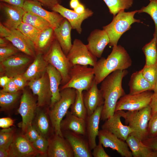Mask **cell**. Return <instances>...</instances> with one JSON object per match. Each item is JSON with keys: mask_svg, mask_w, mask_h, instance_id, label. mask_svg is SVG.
<instances>
[{"mask_svg": "<svg viewBox=\"0 0 157 157\" xmlns=\"http://www.w3.org/2000/svg\"><path fill=\"white\" fill-rule=\"evenodd\" d=\"M126 69L115 71L101 82L100 90L104 99L101 120L105 121L112 116L115 112L117 103L126 94L122 86V79L128 74Z\"/></svg>", "mask_w": 157, "mask_h": 157, "instance_id": "obj_1", "label": "cell"}, {"mask_svg": "<svg viewBox=\"0 0 157 157\" xmlns=\"http://www.w3.org/2000/svg\"><path fill=\"white\" fill-rule=\"evenodd\" d=\"M131 59L125 49L121 45L113 47L110 54L106 58L104 57L97 60L93 67L94 73V80L98 85L108 76L118 70H125L132 65Z\"/></svg>", "mask_w": 157, "mask_h": 157, "instance_id": "obj_2", "label": "cell"}, {"mask_svg": "<svg viewBox=\"0 0 157 157\" xmlns=\"http://www.w3.org/2000/svg\"><path fill=\"white\" fill-rule=\"evenodd\" d=\"M138 11V10L129 12L121 10L113 17L109 24L103 27V29L106 31L109 37L110 46L113 47L117 45L121 36L131 28L133 24L142 23L140 19L135 17Z\"/></svg>", "mask_w": 157, "mask_h": 157, "instance_id": "obj_3", "label": "cell"}, {"mask_svg": "<svg viewBox=\"0 0 157 157\" xmlns=\"http://www.w3.org/2000/svg\"><path fill=\"white\" fill-rule=\"evenodd\" d=\"M76 90L67 88L60 90L61 97L48 112L54 133L63 136L60 128V123L68 110L74 103Z\"/></svg>", "mask_w": 157, "mask_h": 157, "instance_id": "obj_4", "label": "cell"}, {"mask_svg": "<svg viewBox=\"0 0 157 157\" xmlns=\"http://www.w3.org/2000/svg\"><path fill=\"white\" fill-rule=\"evenodd\" d=\"M117 111L124 119L125 124L133 130L134 132L131 134L142 141L148 138L147 127L151 117L149 105L138 110Z\"/></svg>", "mask_w": 157, "mask_h": 157, "instance_id": "obj_5", "label": "cell"}, {"mask_svg": "<svg viewBox=\"0 0 157 157\" xmlns=\"http://www.w3.org/2000/svg\"><path fill=\"white\" fill-rule=\"evenodd\" d=\"M44 58L49 64L60 73L62 77L61 83L63 85L66 83L70 79L69 74L73 65L55 38Z\"/></svg>", "mask_w": 157, "mask_h": 157, "instance_id": "obj_6", "label": "cell"}, {"mask_svg": "<svg viewBox=\"0 0 157 157\" xmlns=\"http://www.w3.org/2000/svg\"><path fill=\"white\" fill-rule=\"evenodd\" d=\"M69 75V80L63 85L61 90L72 88L79 91L87 90L91 85L94 78L93 68L88 67V66L73 65Z\"/></svg>", "mask_w": 157, "mask_h": 157, "instance_id": "obj_7", "label": "cell"}, {"mask_svg": "<svg viewBox=\"0 0 157 157\" xmlns=\"http://www.w3.org/2000/svg\"><path fill=\"white\" fill-rule=\"evenodd\" d=\"M0 35L27 56L32 57L36 56L37 48L35 44L17 29H9L0 23Z\"/></svg>", "mask_w": 157, "mask_h": 157, "instance_id": "obj_8", "label": "cell"}, {"mask_svg": "<svg viewBox=\"0 0 157 157\" xmlns=\"http://www.w3.org/2000/svg\"><path fill=\"white\" fill-rule=\"evenodd\" d=\"M154 92L147 91L135 94H125L117 102L115 111L138 110L149 105Z\"/></svg>", "mask_w": 157, "mask_h": 157, "instance_id": "obj_9", "label": "cell"}, {"mask_svg": "<svg viewBox=\"0 0 157 157\" xmlns=\"http://www.w3.org/2000/svg\"><path fill=\"white\" fill-rule=\"evenodd\" d=\"M29 56L17 54L0 62V76H6L10 78L23 74L31 64Z\"/></svg>", "mask_w": 157, "mask_h": 157, "instance_id": "obj_10", "label": "cell"}, {"mask_svg": "<svg viewBox=\"0 0 157 157\" xmlns=\"http://www.w3.org/2000/svg\"><path fill=\"white\" fill-rule=\"evenodd\" d=\"M73 65H88L93 67L97 61V58L89 50L86 44L78 39H75L67 55Z\"/></svg>", "mask_w": 157, "mask_h": 157, "instance_id": "obj_11", "label": "cell"}, {"mask_svg": "<svg viewBox=\"0 0 157 157\" xmlns=\"http://www.w3.org/2000/svg\"><path fill=\"white\" fill-rule=\"evenodd\" d=\"M38 108L37 102L33 96L27 91L24 90L17 110L22 118L20 126L22 134H24L28 128L32 124Z\"/></svg>", "mask_w": 157, "mask_h": 157, "instance_id": "obj_12", "label": "cell"}, {"mask_svg": "<svg viewBox=\"0 0 157 157\" xmlns=\"http://www.w3.org/2000/svg\"><path fill=\"white\" fill-rule=\"evenodd\" d=\"M27 85L33 94L37 96L38 107H42L46 105L49 106L52 94L47 71L40 78L29 81Z\"/></svg>", "mask_w": 157, "mask_h": 157, "instance_id": "obj_13", "label": "cell"}, {"mask_svg": "<svg viewBox=\"0 0 157 157\" xmlns=\"http://www.w3.org/2000/svg\"><path fill=\"white\" fill-rule=\"evenodd\" d=\"M8 152V157H33L40 155L23 134L15 135Z\"/></svg>", "mask_w": 157, "mask_h": 157, "instance_id": "obj_14", "label": "cell"}, {"mask_svg": "<svg viewBox=\"0 0 157 157\" xmlns=\"http://www.w3.org/2000/svg\"><path fill=\"white\" fill-rule=\"evenodd\" d=\"M42 5L38 1L26 0L23 8L26 12L35 14L47 20L53 29L58 27L65 18L58 13L45 10L42 7Z\"/></svg>", "mask_w": 157, "mask_h": 157, "instance_id": "obj_15", "label": "cell"}, {"mask_svg": "<svg viewBox=\"0 0 157 157\" xmlns=\"http://www.w3.org/2000/svg\"><path fill=\"white\" fill-rule=\"evenodd\" d=\"M99 142L106 148L116 150L123 157H132V153L126 142L107 130H99L98 135Z\"/></svg>", "mask_w": 157, "mask_h": 157, "instance_id": "obj_16", "label": "cell"}, {"mask_svg": "<svg viewBox=\"0 0 157 157\" xmlns=\"http://www.w3.org/2000/svg\"><path fill=\"white\" fill-rule=\"evenodd\" d=\"M48 140L47 156L74 157L71 146L63 136L54 133L49 138Z\"/></svg>", "mask_w": 157, "mask_h": 157, "instance_id": "obj_17", "label": "cell"}, {"mask_svg": "<svg viewBox=\"0 0 157 157\" xmlns=\"http://www.w3.org/2000/svg\"><path fill=\"white\" fill-rule=\"evenodd\" d=\"M51 10L58 13L70 23L72 29L75 30L79 34L82 32L81 25L85 19L92 16L94 13L88 8H86L85 11L82 14H80L72 10L66 8L60 4H58L53 7Z\"/></svg>", "mask_w": 157, "mask_h": 157, "instance_id": "obj_18", "label": "cell"}, {"mask_svg": "<svg viewBox=\"0 0 157 157\" xmlns=\"http://www.w3.org/2000/svg\"><path fill=\"white\" fill-rule=\"evenodd\" d=\"M63 137L67 140L73 150L74 157L92 156L88 142L84 136L70 131H62Z\"/></svg>", "mask_w": 157, "mask_h": 157, "instance_id": "obj_19", "label": "cell"}, {"mask_svg": "<svg viewBox=\"0 0 157 157\" xmlns=\"http://www.w3.org/2000/svg\"><path fill=\"white\" fill-rule=\"evenodd\" d=\"M87 46L97 58H101L106 46L110 43L109 37L104 29H96L92 31L87 38Z\"/></svg>", "mask_w": 157, "mask_h": 157, "instance_id": "obj_20", "label": "cell"}, {"mask_svg": "<svg viewBox=\"0 0 157 157\" xmlns=\"http://www.w3.org/2000/svg\"><path fill=\"white\" fill-rule=\"evenodd\" d=\"M121 116L117 111L113 115L105 121L101 126L102 129L107 130L119 138L126 141L128 136L134 131L129 126L122 123Z\"/></svg>", "mask_w": 157, "mask_h": 157, "instance_id": "obj_21", "label": "cell"}, {"mask_svg": "<svg viewBox=\"0 0 157 157\" xmlns=\"http://www.w3.org/2000/svg\"><path fill=\"white\" fill-rule=\"evenodd\" d=\"M97 85L94 79L90 88L83 92V100L88 116L92 114L98 107L104 104L102 92Z\"/></svg>", "mask_w": 157, "mask_h": 157, "instance_id": "obj_22", "label": "cell"}, {"mask_svg": "<svg viewBox=\"0 0 157 157\" xmlns=\"http://www.w3.org/2000/svg\"><path fill=\"white\" fill-rule=\"evenodd\" d=\"M103 105L98 107L86 119V135L91 150L97 145L96 140L99 132V125Z\"/></svg>", "mask_w": 157, "mask_h": 157, "instance_id": "obj_23", "label": "cell"}, {"mask_svg": "<svg viewBox=\"0 0 157 157\" xmlns=\"http://www.w3.org/2000/svg\"><path fill=\"white\" fill-rule=\"evenodd\" d=\"M1 6L5 14L6 18L3 24L10 29H17L22 22L23 16L26 13L23 8L2 3Z\"/></svg>", "mask_w": 157, "mask_h": 157, "instance_id": "obj_24", "label": "cell"}, {"mask_svg": "<svg viewBox=\"0 0 157 157\" xmlns=\"http://www.w3.org/2000/svg\"><path fill=\"white\" fill-rule=\"evenodd\" d=\"M86 119L79 118L68 111L60 123L62 131H70L84 136L86 135Z\"/></svg>", "mask_w": 157, "mask_h": 157, "instance_id": "obj_25", "label": "cell"}, {"mask_svg": "<svg viewBox=\"0 0 157 157\" xmlns=\"http://www.w3.org/2000/svg\"><path fill=\"white\" fill-rule=\"evenodd\" d=\"M71 25L65 18L58 27L54 29L55 39L58 41L64 53L67 56L72 45Z\"/></svg>", "mask_w": 157, "mask_h": 157, "instance_id": "obj_26", "label": "cell"}, {"mask_svg": "<svg viewBox=\"0 0 157 157\" xmlns=\"http://www.w3.org/2000/svg\"><path fill=\"white\" fill-rule=\"evenodd\" d=\"M126 142L133 157H157V151L150 148L131 134L128 136Z\"/></svg>", "mask_w": 157, "mask_h": 157, "instance_id": "obj_27", "label": "cell"}, {"mask_svg": "<svg viewBox=\"0 0 157 157\" xmlns=\"http://www.w3.org/2000/svg\"><path fill=\"white\" fill-rule=\"evenodd\" d=\"M48 64L42 54L39 53L22 75L28 81L40 78L46 72Z\"/></svg>", "mask_w": 157, "mask_h": 157, "instance_id": "obj_28", "label": "cell"}, {"mask_svg": "<svg viewBox=\"0 0 157 157\" xmlns=\"http://www.w3.org/2000/svg\"><path fill=\"white\" fill-rule=\"evenodd\" d=\"M49 81L52 97L49 108H51L54 104L60 99V84L61 82L62 77L60 73L54 67L49 64L47 69Z\"/></svg>", "mask_w": 157, "mask_h": 157, "instance_id": "obj_29", "label": "cell"}, {"mask_svg": "<svg viewBox=\"0 0 157 157\" xmlns=\"http://www.w3.org/2000/svg\"><path fill=\"white\" fill-rule=\"evenodd\" d=\"M130 94H135L147 91H153L154 88L143 76L141 69L133 73L129 83Z\"/></svg>", "mask_w": 157, "mask_h": 157, "instance_id": "obj_30", "label": "cell"}, {"mask_svg": "<svg viewBox=\"0 0 157 157\" xmlns=\"http://www.w3.org/2000/svg\"><path fill=\"white\" fill-rule=\"evenodd\" d=\"M50 123L51 122L48 112L47 113L40 109L38 107L32 125L40 135L47 139L49 138L51 129H53L51 128Z\"/></svg>", "mask_w": 157, "mask_h": 157, "instance_id": "obj_31", "label": "cell"}, {"mask_svg": "<svg viewBox=\"0 0 157 157\" xmlns=\"http://www.w3.org/2000/svg\"><path fill=\"white\" fill-rule=\"evenodd\" d=\"M142 49L145 57V65L149 66L157 64V38L153 37Z\"/></svg>", "mask_w": 157, "mask_h": 157, "instance_id": "obj_32", "label": "cell"}, {"mask_svg": "<svg viewBox=\"0 0 157 157\" xmlns=\"http://www.w3.org/2000/svg\"><path fill=\"white\" fill-rule=\"evenodd\" d=\"M71 113L79 118L86 119L88 114L83 101V91L76 90V94L74 103L70 107Z\"/></svg>", "mask_w": 157, "mask_h": 157, "instance_id": "obj_33", "label": "cell"}, {"mask_svg": "<svg viewBox=\"0 0 157 157\" xmlns=\"http://www.w3.org/2000/svg\"><path fill=\"white\" fill-rule=\"evenodd\" d=\"M22 22L30 24L41 31L51 27L50 24L47 20L29 12H26L23 17Z\"/></svg>", "mask_w": 157, "mask_h": 157, "instance_id": "obj_34", "label": "cell"}, {"mask_svg": "<svg viewBox=\"0 0 157 157\" xmlns=\"http://www.w3.org/2000/svg\"><path fill=\"white\" fill-rule=\"evenodd\" d=\"M110 13L115 16L120 11L128 10L132 7L133 0H103Z\"/></svg>", "mask_w": 157, "mask_h": 157, "instance_id": "obj_35", "label": "cell"}, {"mask_svg": "<svg viewBox=\"0 0 157 157\" xmlns=\"http://www.w3.org/2000/svg\"><path fill=\"white\" fill-rule=\"evenodd\" d=\"M55 39L54 29L51 27L42 31L38 39L37 49L42 50L50 47Z\"/></svg>", "mask_w": 157, "mask_h": 157, "instance_id": "obj_36", "label": "cell"}, {"mask_svg": "<svg viewBox=\"0 0 157 157\" xmlns=\"http://www.w3.org/2000/svg\"><path fill=\"white\" fill-rule=\"evenodd\" d=\"M19 91L10 93L0 91V106L1 111L8 110L12 107L19 99Z\"/></svg>", "mask_w": 157, "mask_h": 157, "instance_id": "obj_37", "label": "cell"}, {"mask_svg": "<svg viewBox=\"0 0 157 157\" xmlns=\"http://www.w3.org/2000/svg\"><path fill=\"white\" fill-rule=\"evenodd\" d=\"M17 29L33 42L36 47L38 39L42 31L30 24L23 22L21 23Z\"/></svg>", "mask_w": 157, "mask_h": 157, "instance_id": "obj_38", "label": "cell"}, {"mask_svg": "<svg viewBox=\"0 0 157 157\" xmlns=\"http://www.w3.org/2000/svg\"><path fill=\"white\" fill-rule=\"evenodd\" d=\"M149 3L145 6L138 10V13H146L149 15L153 20L155 28L154 37L157 38V0H149Z\"/></svg>", "mask_w": 157, "mask_h": 157, "instance_id": "obj_39", "label": "cell"}, {"mask_svg": "<svg viewBox=\"0 0 157 157\" xmlns=\"http://www.w3.org/2000/svg\"><path fill=\"white\" fill-rule=\"evenodd\" d=\"M13 127L3 129L0 131V148L8 151V148L15 135Z\"/></svg>", "mask_w": 157, "mask_h": 157, "instance_id": "obj_40", "label": "cell"}, {"mask_svg": "<svg viewBox=\"0 0 157 157\" xmlns=\"http://www.w3.org/2000/svg\"><path fill=\"white\" fill-rule=\"evenodd\" d=\"M141 70L143 76L154 89L157 81V64L149 66L144 65Z\"/></svg>", "mask_w": 157, "mask_h": 157, "instance_id": "obj_41", "label": "cell"}, {"mask_svg": "<svg viewBox=\"0 0 157 157\" xmlns=\"http://www.w3.org/2000/svg\"><path fill=\"white\" fill-rule=\"evenodd\" d=\"M32 144L40 156H47L48 146V139L40 135L39 138Z\"/></svg>", "mask_w": 157, "mask_h": 157, "instance_id": "obj_42", "label": "cell"}, {"mask_svg": "<svg viewBox=\"0 0 157 157\" xmlns=\"http://www.w3.org/2000/svg\"><path fill=\"white\" fill-rule=\"evenodd\" d=\"M19 50L15 47L8 45L0 48V62L17 54Z\"/></svg>", "mask_w": 157, "mask_h": 157, "instance_id": "obj_43", "label": "cell"}, {"mask_svg": "<svg viewBox=\"0 0 157 157\" xmlns=\"http://www.w3.org/2000/svg\"><path fill=\"white\" fill-rule=\"evenodd\" d=\"M147 132L148 138L157 136V111L151 117L148 124Z\"/></svg>", "mask_w": 157, "mask_h": 157, "instance_id": "obj_44", "label": "cell"}, {"mask_svg": "<svg viewBox=\"0 0 157 157\" xmlns=\"http://www.w3.org/2000/svg\"><path fill=\"white\" fill-rule=\"evenodd\" d=\"M23 134L31 143L36 140L40 135L38 131L32 124L28 128L26 132Z\"/></svg>", "mask_w": 157, "mask_h": 157, "instance_id": "obj_45", "label": "cell"}, {"mask_svg": "<svg viewBox=\"0 0 157 157\" xmlns=\"http://www.w3.org/2000/svg\"><path fill=\"white\" fill-rule=\"evenodd\" d=\"M12 78L19 91L23 89L27 85H28V81L22 74L17 75Z\"/></svg>", "mask_w": 157, "mask_h": 157, "instance_id": "obj_46", "label": "cell"}, {"mask_svg": "<svg viewBox=\"0 0 157 157\" xmlns=\"http://www.w3.org/2000/svg\"><path fill=\"white\" fill-rule=\"evenodd\" d=\"M92 153V156L94 157H109V155L105 151L102 145L100 143L93 149Z\"/></svg>", "mask_w": 157, "mask_h": 157, "instance_id": "obj_47", "label": "cell"}, {"mask_svg": "<svg viewBox=\"0 0 157 157\" xmlns=\"http://www.w3.org/2000/svg\"><path fill=\"white\" fill-rule=\"evenodd\" d=\"M4 92L15 93L19 91L15 85L12 78L7 85L0 90Z\"/></svg>", "mask_w": 157, "mask_h": 157, "instance_id": "obj_48", "label": "cell"}, {"mask_svg": "<svg viewBox=\"0 0 157 157\" xmlns=\"http://www.w3.org/2000/svg\"><path fill=\"white\" fill-rule=\"evenodd\" d=\"M14 121L9 117L0 118V127L2 129H7L13 125Z\"/></svg>", "mask_w": 157, "mask_h": 157, "instance_id": "obj_49", "label": "cell"}, {"mask_svg": "<svg viewBox=\"0 0 157 157\" xmlns=\"http://www.w3.org/2000/svg\"><path fill=\"white\" fill-rule=\"evenodd\" d=\"M39 1L42 5L51 9L56 5L60 4L62 0H34Z\"/></svg>", "mask_w": 157, "mask_h": 157, "instance_id": "obj_50", "label": "cell"}, {"mask_svg": "<svg viewBox=\"0 0 157 157\" xmlns=\"http://www.w3.org/2000/svg\"><path fill=\"white\" fill-rule=\"evenodd\" d=\"M142 142L144 144L153 149L157 151V136L148 138Z\"/></svg>", "mask_w": 157, "mask_h": 157, "instance_id": "obj_51", "label": "cell"}, {"mask_svg": "<svg viewBox=\"0 0 157 157\" xmlns=\"http://www.w3.org/2000/svg\"><path fill=\"white\" fill-rule=\"evenodd\" d=\"M151 109V116L157 111V93H154L149 104Z\"/></svg>", "mask_w": 157, "mask_h": 157, "instance_id": "obj_52", "label": "cell"}, {"mask_svg": "<svg viewBox=\"0 0 157 157\" xmlns=\"http://www.w3.org/2000/svg\"><path fill=\"white\" fill-rule=\"evenodd\" d=\"M26 0H0L9 4L23 8Z\"/></svg>", "mask_w": 157, "mask_h": 157, "instance_id": "obj_53", "label": "cell"}, {"mask_svg": "<svg viewBox=\"0 0 157 157\" xmlns=\"http://www.w3.org/2000/svg\"><path fill=\"white\" fill-rule=\"evenodd\" d=\"M11 78L6 76H1L0 77V85L2 88H3L6 86L10 82Z\"/></svg>", "mask_w": 157, "mask_h": 157, "instance_id": "obj_54", "label": "cell"}, {"mask_svg": "<svg viewBox=\"0 0 157 157\" xmlns=\"http://www.w3.org/2000/svg\"><path fill=\"white\" fill-rule=\"evenodd\" d=\"M86 10L85 6L82 3H80L78 6L73 10L76 13L81 14L85 12Z\"/></svg>", "mask_w": 157, "mask_h": 157, "instance_id": "obj_55", "label": "cell"}, {"mask_svg": "<svg viewBox=\"0 0 157 157\" xmlns=\"http://www.w3.org/2000/svg\"><path fill=\"white\" fill-rule=\"evenodd\" d=\"M80 3L79 0H70L69 2L70 7L74 10Z\"/></svg>", "mask_w": 157, "mask_h": 157, "instance_id": "obj_56", "label": "cell"}, {"mask_svg": "<svg viewBox=\"0 0 157 157\" xmlns=\"http://www.w3.org/2000/svg\"><path fill=\"white\" fill-rule=\"evenodd\" d=\"M6 40L5 38L1 37L0 38V47H5L9 45Z\"/></svg>", "mask_w": 157, "mask_h": 157, "instance_id": "obj_57", "label": "cell"}, {"mask_svg": "<svg viewBox=\"0 0 157 157\" xmlns=\"http://www.w3.org/2000/svg\"><path fill=\"white\" fill-rule=\"evenodd\" d=\"M0 157H8V151L0 148Z\"/></svg>", "mask_w": 157, "mask_h": 157, "instance_id": "obj_58", "label": "cell"}, {"mask_svg": "<svg viewBox=\"0 0 157 157\" xmlns=\"http://www.w3.org/2000/svg\"><path fill=\"white\" fill-rule=\"evenodd\" d=\"M154 93H157V81L153 90Z\"/></svg>", "mask_w": 157, "mask_h": 157, "instance_id": "obj_59", "label": "cell"}]
</instances>
